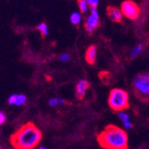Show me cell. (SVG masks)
Listing matches in <instances>:
<instances>
[{
    "label": "cell",
    "instance_id": "1",
    "mask_svg": "<svg viewBox=\"0 0 149 149\" xmlns=\"http://www.w3.org/2000/svg\"><path fill=\"white\" fill-rule=\"evenodd\" d=\"M42 139V132L32 122H28L12 134L10 144L15 149H33Z\"/></svg>",
    "mask_w": 149,
    "mask_h": 149
},
{
    "label": "cell",
    "instance_id": "2",
    "mask_svg": "<svg viewBox=\"0 0 149 149\" xmlns=\"http://www.w3.org/2000/svg\"><path fill=\"white\" fill-rule=\"evenodd\" d=\"M97 140L101 147L105 149H127L128 147L127 133L113 125H107L98 134Z\"/></svg>",
    "mask_w": 149,
    "mask_h": 149
},
{
    "label": "cell",
    "instance_id": "3",
    "mask_svg": "<svg viewBox=\"0 0 149 149\" xmlns=\"http://www.w3.org/2000/svg\"><path fill=\"white\" fill-rule=\"evenodd\" d=\"M108 104L112 110L118 113L127 110L129 107L128 94L122 89H113L109 94Z\"/></svg>",
    "mask_w": 149,
    "mask_h": 149
},
{
    "label": "cell",
    "instance_id": "4",
    "mask_svg": "<svg viewBox=\"0 0 149 149\" xmlns=\"http://www.w3.org/2000/svg\"><path fill=\"white\" fill-rule=\"evenodd\" d=\"M134 94L142 101H149V74L141 73L134 78L132 83Z\"/></svg>",
    "mask_w": 149,
    "mask_h": 149
},
{
    "label": "cell",
    "instance_id": "5",
    "mask_svg": "<svg viewBox=\"0 0 149 149\" xmlns=\"http://www.w3.org/2000/svg\"><path fill=\"white\" fill-rule=\"evenodd\" d=\"M121 11L125 17L132 20L136 19L140 13V10L137 5L130 0L122 2L121 5Z\"/></svg>",
    "mask_w": 149,
    "mask_h": 149
},
{
    "label": "cell",
    "instance_id": "6",
    "mask_svg": "<svg viewBox=\"0 0 149 149\" xmlns=\"http://www.w3.org/2000/svg\"><path fill=\"white\" fill-rule=\"evenodd\" d=\"M99 26L100 21L98 10L96 8H90V14L86 19L84 23L85 30L89 34H92Z\"/></svg>",
    "mask_w": 149,
    "mask_h": 149
},
{
    "label": "cell",
    "instance_id": "7",
    "mask_svg": "<svg viewBox=\"0 0 149 149\" xmlns=\"http://www.w3.org/2000/svg\"><path fill=\"white\" fill-rule=\"evenodd\" d=\"M90 85L89 81H87L86 80H81L78 82L75 86V95L78 99L79 100L83 99Z\"/></svg>",
    "mask_w": 149,
    "mask_h": 149
},
{
    "label": "cell",
    "instance_id": "8",
    "mask_svg": "<svg viewBox=\"0 0 149 149\" xmlns=\"http://www.w3.org/2000/svg\"><path fill=\"white\" fill-rule=\"evenodd\" d=\"M107 16L110 20L114 22H121L122 20V14L121 9L114 7H108L107 8Z\"/></svg>",
    "mask_w": 149,
    "mask_h": 149
},
{
    "label": "cell",
    "instance_id": "9",
    "mask_svg": "<svg viewBox=\"0 0 149 149\" xmlns=\"http://www.w3.org/2000/svg\"><path fill=\"white\" fill-rule=\"evenodd\" d=\"M85 59L89 64L93 65L95 63V59H96V47L94 45H91L86 49Z\"/></svg>",
    "mask_w": 149,
    "mask_h": 149
},
{
    "label": "cell",
    "instance_id": "10",
    "mask_svg": "<svg viewBox=\"0 0 149 149\" xmlns=\"http://www.w3.org/2000/svg\"><path fill=\"white\" fill-rule=\"evenodd\" d=\"M118 116H119V117L120 118L121 120H122V122H123L124 126L125 127V128H132L133 123L131 122V121H130V116H129L127 113H124V112H119V113H118Z\"/></svg>",
    "mask_w": 149,
    "mask_h": 149
},
{
    "label": "cell",
    "instance_id": "11",
    "mask_svg": "<svg viewBox=\"0 0 149 149\" xmlns=\"http://www.w3.org/2000/svg\"><path fill=\"white\" fill-rule=\"evenodd\" d=\"M65 104H67V102L65 101L64 99L59 98H52L51 99H49V104L51 107H55L57 105H63Z\"/></svg>",
    "mask_w": 149,
    "mask_h": 149
},
{
    "label": "cell",
    "instance_id": "12",
    "mask_svg": "<svg viewBox=\"0 0 149 149\" xmlns=\"http://www.w3.org/2000/svg\"><path fill=\"white\" fill-rule=\"evenodd\" d=\"M81 21V15L78 13V12H74L72 13L70 16V22L73 25H78Z\"/></svg>",
    "mask_w": 149,
    "mask_h": 149
},
{
    "label": "cell",
    "instance_id": "13",
    "mask_svg": "<svg viewBox=\"0 0 149 149\" xmlns=\"http://www.w3.org/2000/svg\"><path fill=\"white\" fill-rule=\"evenodd\" d=\"M78 5L81 14H84L88 10L89 5L86 2V0H78Z\"/></svg>",
    "mask_w": 149,
    "mask_h": 149
},
{
    "label": "cell",
    "instance_id": "14",
    "mask_svg": "<svg viewBox=\"0 0 149 149\" xmlns=\"http://www.w3.org/2000/svg\"><path fill=\"white\" fill-rule=\"evenodd\" d=\"M37 29L40 31L41 34L43 37H46V35H48L49 34V29H48V26L46 23L44 22H41L40 23L38 26H37Z\"/></svg>",
    "mask_w": 149,
    "mask_h": 149
},
{
    "label": "cell",
    "instance_id": "15",
    "mask_svg": "<svg viewBox=\"0 0 149 149\" xmlns=\"http://www.w3.org/2000/svg\"><path fill=\"white\" fill-rule=\"evenodd\" d=\"M142 49H143V47H142V45H137L136 46H135V47L133 49V50L131 51V53H130V57H131V58H135L136 56L139 55V53L142 52Z\"/></svg>",
    "mask_w": 149,
    "mask_h": 149
},
{
    "label": "cell",
    "instance_id": "16",
    "mask_svg": "<svg viewBox=\"0 0 149 149\" xmlns=\"http://www.w3.org/2000/svg\"><path fill=\"white\" fill-rule=\"evenodd\" d=\"M26 100H27V98H26V96L25 95H22V94L18 95L15 105H17V106H21V105L24 104L26 103Z\"/></svg>",
    "mask_w": 149,
    "mask_h": 149
},
{
    "label": "cell",
    "instance_id": "17",
    "mask_svg": "<svg viewBox=\"0 0 149 149\" xmlns=\"http://www.w3.org/2000/svg\"><path fill=\"white\" fill-rule=\"evenodd\" d=\"M17 97H18V95L17 94H13V95H10V97L8 98V104L10 105H15L16 102H17Z\"/></svg>",
    "mask_w": 149,
    "mask_h": 149
},
{
    "label": "cell",
    "instance_id": "18",
    "mask_svg": "<svg viewBox=\"0 0 149 149\" xmlns=\"http://www.w3.org/2000/svg\"><path fill=\"white\" fill-rule=\"evenodd\" d=\"M86 2L90 8H97L98 5V0H86Z\"/></svg>",
    "mask_w": 149,
    "mask_h": 149
},
{
    "label": "cell",
    "instance_id": "19",
    "mask_svg": "<svg viewBox=\"0 0 149 149\" xmlns=\"http://www.w3.org/2000/svg\"><path fill=\"white\" fill-rule=\"evenodd\" d=\"M60 60H61V62H63V63L66 62V61H68L70 60V55L68 54H61V57H60Z\"/></svg>",
    "mask_w": 149,
    "mask_h": 149
},
{
    "label": "cell",
    "instance_id": "20",
    "mask_svg": "<svg viewBox=\"0 0 149 149\" xmlns=\"http://www.w3.org/2000/svg\"><path fill=\"white\" fill-rule=\"evenodd\" d=\"M6 120V116L2 110H0V125H2Z\"/></svg>",
    "mask_w": 149,
    "mask_h": 149
},
{
    "label": "cell",
    "instance_id": "21",
    "mask_svg": "<svg viewBox=\"0 0 149 149\" xmlns=\"http://www.w3.org/2000/svg\"><path fill=\"white\" fill-rule=\"evenodd\" d=\"M39 149H46V148L45 147H43V146H41L40 148H39Z\"/></svg>",
    "mask_w": 149,
    "mask_h": 149
},
{
    "label": "cell",
    "instance_id": "22",
    "mask_svg": "<svg viewBox=\"0 0 149 149\" xmlns=\"http://www.w3.org/2000/svg\"><path fill=\"white\" fill-rule=\"evenodd\" d=\"M0 149H1V148H0Z\"/></svg>",
    "mask_w": 149,
    "mask_h": 149
}]
</instances>
